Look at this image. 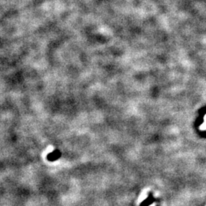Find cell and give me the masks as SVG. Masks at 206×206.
Wrapping results in <instances>:
<instances>
[{"instance_id": "1", "label": "cell", "mask_w": 206, "mask_h": 206, "mask_svg": "<svg viewBox=\"0 0 206 206\" xmlns=\"http://www.w3.org/2000/svg\"><path fill=\"white\" fill-rule=\"evenodd\" d=\"M61 157V152L59 150H55L47 155V160L51 162L56 161Z\"/></svg>"}]
</instances>
